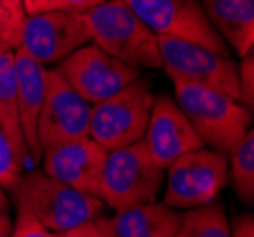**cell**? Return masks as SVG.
<instances>
[{
  "label": "cell",
  "instance_id": "27",
  "mask_svg": "<svg viewBox=\"0 0 254 237\" xmlns=\"http://www.w3.org/2000/svg\"><path fill=\"white\" fill-rule=\"evenodd\" d=\"M11 218L8 213H0V237H10L11 232Z\"/></svg>",
  "mask_w": 254,
  "mask_h": 237
},
{
  "label": "cell",
  "instance_id": "18",
  "mask_svg": "<svg viewBox=\"0 0 254 237\" xmlns=\"http://www.w3.org/2000/svg\"><path fill=\"white\" fill-rule=\"evenodd\" d=\"M232 224L218 199L203 207L180 213L179 228L173 237H230Z\"/></svg>",
  "mask_w": 254,
  "mask_h": 237
},
{
  "label": "cell",
  "instance_id": "23",
  "mask_svg": "<svg viewBox=\"0 0 254 237\" xmlns=\"http://www.w3.org/2000/svg\"><path fill=\"white\" fill-rule=\"evenodd\" d=\"M237 101L245 108H253L254 103V50L241 57L237 65Z\"/></svg>",
  "mask_w": 254,
  "mask_h": 237
},
{
  "label": "cell",
  "instance_id": "3",
  "mask_svg": "<svg viewBox=\"0 0 254 237\" xmlns=\"http://www.w3.org/2000/svg\"><path fill=\"white\" fill-rule=\"evenodd\" d=\"M175 103L190 119L205 148L230 156L251 129V110L224 93L191 84H173Z\"/></svg>",
  "mask_w": 254,
  "mask_h": 237
},
{
  "label": "cell",
  "instance_id": "20",
  "mask_svg": "<svg viewBox=\"0 0 254 237\" xmlns=\"http://www.w3.org/2000/svg\"><path fill=\"white\" fill-rule=\"evenodd\" d=\"M25 17L21 0H0V52H15L21 46Z\"/></svg>",
  "mask_w": 254,
  "mask_h": 237
},
{
  "label": "cell",
  "instance_id": "17",
  "mask_svg": "<svg viewBox=\"0 0 254 237\" xmlns=\"http://www.w3.org/2000/svg\"><path fill=\"white\" fill-rule=\"evenodd\" d=\"M0 125L10 140L21 171L32 167L31 154H29L27 144H25L21 118H19L13 52H0Z\"/></svg>",
  "mask_w": 254,
  "mask_h": 237
},
{
  "label": "cell",
  "instance_id": "10",
  "mask_svg": "<svg viewBox=\"0 0 254 237\" xmlns=\"http://www.w3.org/2000/svg\"><path fill=\"white\" fill-rule=\"evenodd\" d=\"M55 68L91 107L116 95L140 76L138 70L105 54L93 42L76 50Z\"/></svg>",
  "mask_w": 254,
  "mask_h": 237
},
{
  "label": "cell",
  "instance_id": "26",
  "mask_svg": "<svg viewBox=\"0 0 254 237\" xmlns=\"http://www.w3.org/2000/svg\"><path fill=\"white\" fill-rule=\"evenodd\" d=\"M230 237H254V218L253 215H239L232 226Z\"/></svg>",
  "mask_w": 254,
  "mask_h": 237
},
{
  "label": "cell",
  "instance_id": "7",
  "mask_svg": "<svg viewBox=\"0 0 254 237\" xmlns=\"http://www.w3.org/2000/svg\"><path fill=\"white\" fill-rule=\"evenodd\" d=\"M161 68L173 84H191L237 101V63L197 44L158 36Z\"/></svg>",
  "mask_w": 254,
  "mask_h": 237
},
{
  "label": "cell",
  "instance_id": "8",
  "mask_svg": "<svg viewBox=\"0 0 254 237\" xmlns=\"http://www.w3.org/2000/svg\"><path fill=\"white\" fill-rule=\"evenodd\" d=\"M156 36L197 44L230 57V48L209 23L199 0H122Z\"/></svg>",
  "mask_w": 254,
  "mask_h": 237
},
{
  "label": "cell",
  "instance_id": "9",
  "mask_svg": "<svg viewBox=\"0 0 254 237\" xmlns=\"http://www.w3.org/2000/svg\"><path fill=\"white\" fill-rule=\"evenodd\" d=\"M85 44H91V34L82 11H44L25 17L19 48L48 66L63 63Z\"/></svg>",
  "mask_w": 254,
  "mask_h": 237
},
{
  "label": "cell",
  "instance_id": "25",
  "mask_svg": "<svg viewBox=\"0 0 254 237\" xmlns=\"http://www.w3.org/2000/svg\"><path fill=\"white\" fill-rule=\"evenodd\" d=\"M59 237H116V234L112 232L108 218L103 215L95 220H91V222H85V224L74 228V230L64 232Z\"/></svg>",
  "mask_w": 254,
  "mask_h": 237
},
{
  "label": "cell",
  "instance_id": "11",
  "mask_svg": "<svg viewBox=\"0 0 254 237\" xmlns=\"http://www.w3.org/2000/svg\"><path fill=\"white\" fill-rule=\"evenodd\" d=\"M89 118L91 105L66 84L55 66L48 68L46 99L36 129L40 152L89 137Z\"/></svg>",
  "mask_w": 254,
  "mask_h": 237
},
{
  "label": "cell",
  "instance_id": "2",
  "mask_svg": "<svg viewBox=\"0 0 254 237\" xmlns=\"http://www.w3.org/2000/svg\"><path fill=\"white\" fill-rule=\"evenodd\" d=\"M91 42L135 70L159 68L158 36L122 0H105L84 11Z\"/></svg>",
  "mask_w": 254,
  "mask_h": 237
},
{
  "label": "cell",
  "instance_id": "6",
  "mask_svg": "<svg viewBox=\"0 0 254 237\" xmlns=\"http://www.w3.org/2000/svg\"><path fill=\"white\" fill-rule=\"evenodd\" d=\"M163 203L188 211L218 199L228 184V156L211 148L188 152L165 169Z\"/></svg>",
  "mask_w": 254,
  "mask_h": 237
},
{
  "label": "cell",
  "instance_id": "1",
  "mask_svg": "<svg viewBox=\"0 0 254 237\" xmlns=\"http://www.w3.org/2000/svg\"><path fill=\"white\" fill-rule=\"evenodd\" d=\"M11 194L15 205L25 207L46 230L59 236L105 215V203L99 197L78 192L42 169L21 175Z\"/></svg>",
  "mask_w": 254,
  "mask_h": 237
},
{
  "label": "cell",
  "instance_id": "19",
  "mask_svg": "<svg viewBox=\"0 0 254 237\" xmlns=\"http://www.w3.org/2000/svg\"><path fill=\"white\" fill-rule=\"evenodd\" d=\"M228 182L233 186L235 195L243 205L254 201V131L243 137V140L228 156Z\"/></svg>",
  "mask_w": 254,
  "mask_h": 237
},
{
  "label": "cell",
  "instance_id": "24",
  "mask_svg": "<svg viewBox=\"0 0 254 237\" xmlns=\"http://www.w3.org/2000/svg\"><path fill=\"white\" fill-rule=\"evenodd\" d=\"M15 222L11 224L10 237H59V234H53L34 218V216L25 209L15 205Z\"/></svg>",
  "mask_w": 254,
  "mask_h": 237
},
{
  "label": "cell",
  "instance_id": "14",
  "mask_svg": "<svg viewBox=\"0 0 254 237\" xmlns=\"http://www.w3.org/2000/svg\"><path fill=\"white\" fill-rule=\"evenodd\" d=\"M13 61H15V84H17V103H19L23 137L27 150L31 154L32 165H36L42 158V152L38 148L36 129L46 99L48 68L38 61H34L21 48L13 52Z\"/></svg>",
  "mask_w": 254,
  "mask_h": 237
},
{
  "label": "cell",
  "instance_id": "13",
  "mask_svg": "<svg viewBox=\"0 0 254 237\" xmlns=\"http://www.w3.org/2000/svg\"><path fill=\"white\" fill-rule=\"evenodd\" d=\"M106 154L91 137L76 139L42 152V171L52 178L74 188L78 192L95 195Z\"/></svg>",
  "mask_w": 254,
  "mask_h": 237
},
{
  "label": "cell",
  "instance_id": "12",
  "mask_svg": "<svg viewBox=\"0 0 254 237\" xmlns=\"http://www.w3.org/2000/svg\"><path fill=\"white\" fill-rule=\"evenodd\" d=\"M142 142L152 160L163 171L180 156L205 148L199 135L191 127L190 119L184 116L175 99L165 93L154 97V107Z\"/></svg>",
  "mask_w": 254,
  "mask_h": 237
},
{
  "label": "cell",
  "instance_id": "4",
  "mask_svg": "<svg viewBox=\"0 0 254 237\" xmlns=\"http://www.w3.org/2000/svg\"><path fill=\"white\" fill-rule=\"evenodd\" d=\"M165 184V171L152 160L142 140L106 154L97 197L114 211L152 203Z\"/></svg>",
  "mask_w": 254,
  "mask_h": 237
},
{
  "label": "cell",
  "instance_id": "5",
  "mask_svg": "<svg viewBox=\"0 0 254 237\" xmlns=\"http://www.w3.org/2000/svg\"><path fill=\"white\" fill-rule=\"evenodd\" d=\"M154 107L148 78L138 76L116 95L91 107L89 137L105 150H116L142 140Z\"/></svg>",
  "mask_w": 254,
  "mask_h": 237
},
{
  "label": "cell",
  "instance_id": "15",
  "mask_svg": "<svg viewBox=\"0 0 254 237\" xmlns=\"http://www.w3.org/2000/svg\"><path fill=\"white\" fill-rule=\"evenodd\" d=\"M201 6L230 50L239 57L254 50V0H201Z\"/></svg>",
  "mask_w": 254,
  "mask_h": 237
},
{
  "label": "cell",
  "instance_id": "28",
  "mask_svg": "<svg viewBox=\"0 0 254 237\" xmlns=\"http://www.w3.org/2000/svg\"><path fill=\"white\" fill-rule=\"evenodd\" d=\"M8 207H10V201H8L6 190L0 186V213H8Z\"/></svg>",
  "mask_w": 254,
  "mask_h": 237
},
{
  "label": "cell",
  "instance_id": "21",
  "mask_svg": "<svg viewBox=\"0 0 254 237\" xmlns=\"http://www.w3.org/2000/svg\"><path fill=\"white\" fill-rule=\"evenodd\" d=\"M27 15L44 11H87L105 0H21Z\"/></svg>",
  "mask_w": 254,
  "mask_h": 237
},
{
  "label": "cell",
  "instance_id": "22",
  "mask_svg": "<svg viewBox=\"0 0 254 237\" xmlns=\"http://www.w3.org/2000/svg\"><path fill=\"white\" fill-rule=\"evenodd\" d=\"M23 175L19 163L15 160V154L11 148L10 140L6 137V133L0 125V186L4 190H13V186L17 184L19 177Z\"/></svg>",
  "mask_w": 254,
  "mask_h": 237
},
{
  "label": "cell",
  "instance_id": "16",
  "mask_svg": "<svg viewBox=\"0 0 254 237\" xmlns=\"http://www.w3.org/2000/svg\"><path fill=\"white\" fill-rule=\"evenodd\" d=\"M179 220V211L158 201L116 211L108 218L116 237H173Z\"/></svg>",
  "mask_w": 254,
  "mask_h": 237
}]
</instances>
